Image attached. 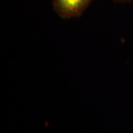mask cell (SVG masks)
Instances as JSON below:
<instances>
[{"mask_svg": "<svg viewBox=\"0 0 133 133\" xmlns=\"http://www.w3.org/2000/svg\"><path fill=\"white\" fill-rule=\"evenodd\" d=\"M116 2H132L133 0H113Z\"/></svg>", "mask_w": 133, "mask_h": 133, "instance_id": "obj_2", "label": "cell"}, {"mask_svg": "<svg viewBox=\"0 0 133 133\" xmlns=\"http://www.w3.org/2000/svg\"><path fill=\"white\" fill-rule=\"evenodd\" d=\"M92 0H53L52 6L57 14L64 19L80 16Z\"/></svg>", "mask_w": 133, "mask_h": 133, "instance_id": "obj_1", "label": "cell"}]
</instances>
